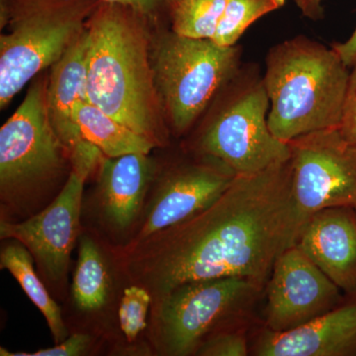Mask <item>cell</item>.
Segmentation results:
<instances>
[{"label":"cell","mask_w":356,"mask_h":356,"mask_svg":"<svg viewBox=\"0 0 356 356\" xmlns=\"http://www.w3.org/2000/svg\"><path fill=\"white\" fill-rule=\"evenodd\" d=\"M308 220L292 191L290 161L236 175L207 209L122 248L119 261L153 298L191 281L245 277L266 286L274 264L297 245Z\"/></svg>","instance_id":"cell-1"},{"label":"cell","mask_w":356,"mask_h":356,"mask_svg":"<svg viewBox=\"0 0 356 356\" xmlns=\"http://www.w3.org/2000/svg\"><path fill=\"white\" fill-rule=\"evenodd\" d=\"M156 25L130 7L100 1L89 18L88 102L156 147L170 128L154 86L151 62Z\"/></svg>","instance_id":"cell-2"},{"label":"cell","mask_w":356,"mask_h":356,"mask_svg":"<svg viewBox=\"0 0 356 356\" xmlns=\"http://www.w3.org/2000/svg\"><path fill=\"white\" fill-rule=\"evenodd\" d=\"M264 86L268 121L277 139L289 140L325 129L339 128L350 67L334 49L300 35L267 53Z\"/></svg>","instance_id":"cell-3"},{"label":"cell","mask_w":356,"mask_h":356,"mask_svg":"<svg viewBox=\"0 0 356 356\" xmlns=\"http://www.w3.org/2000/svg\"><path fill=\"white\" fill-rule=\"evenodd\" d=\"M269 107L259 67L242 65L196 123L189 151L221 161L236 175H252L287 161L288 143L269 129Z\"/></svg>","instance_id":"cell-4"},{"label":"cell","mask_w":356,"mask_h":356,"mask_svg":"<svg viewBox=\"0 0 356 356\" xmlns=\"http://www.w3.org/2000/svg\"><path fill=\"white\" fill-rule=\"evenodd\" d=\"M102 0H0V109L86 31Z\"/></svg>","instance_id":"cell-5"},{"label":"cell","mask_w":356,"mask_h":356,"mask_svg":"<svg viewBox=\"0 0 356 356\" xmlns=\"http://www.w3.org/2000/svg\"><path fill=\"white\" fill-rule=\"evenodd\" d=\"M163 24L153 32L151 62L154 86L170 132L193 129L221 89L242 67L241 46L181 36Z\"/></svg>","instance_id":"cell-6"},{"label":"cell","mask_w":356,"mask_h":356,"mask_svg":"<svg viewBox=\"0 0 356 356\" xmlns=\"http://www.w3.org/2000/svg\"><path fill=\"white\" fill-rule=\"evenodd\" d=\"M264 289L261 283L233 276L191 281L156 297L152 315L156 350L196 355L213 334L243 327Z\"/></svg>","instance_id":"cell-7"},{"label":"cell","mask_w":356,"mask_h":356,"mask_svg":"<svg viewBox=\"0 0 356 356\" xmlns=\"http://www.w3.org/2000/svg\"><path fill=\"white\" fill-rule=\"evenodd\" d=\"M49 74L31 81L24 99L0 129L1 202L24 207L70 172V154L51 126Z\"/></svg>","instance_id":"cell-8"},{"label":"cell","mask_w":356,"mask_h":356,"mask_svg":"<svg viewBox=\"0 0 356 356\" xmlns=\"http://www.w3.org/2000/svg\"><path fill=\"white\" fill-rule=\"evenodd\" d=\"M104 154L83 140L70 152L72 170L60 193L43 210L22 222H0V238L23 245L36 259L47 278L64 282L70 254L81 228L84 184L99 168Z\"/></svg>","instance_id":"cell-9"},{"label":"cell","mask_w":356,"mask_h":356,"mask_svg":"<svg viewBox=\"0 0 356 356\" xmlns=\"http://www.w3.org/2000/svg\"><path fill=\"white\" fill-rule=\"evenodd\" d=\"M295 202L307 220L332 207L356 208V143L339 128L288 142Z\"/></svg>","instance_id":"cell-10"},{"label":"cell","mask_w":356,"mask_h":356,"mask_svg":"<svg viewBox=\"0 0 356 356\" xmlns=\"http://www.w3.org/2000/svg\"><path fill=\"white\" fill-rule=\"evenodd\" d=\"M193 154L172 166L159 179L140 229L125 247L191 219L207 209L229 188L236 173L217 159Z\"/></svg>","instance_id":"cell-11"},{"label":"cell","mask_w":356,"mask_h":356,"mask_svg":"<svg viewBox=\"0 0 356 356\" xmlns=\"http://www.w3.org/2000/svg\"><path fill=\"white\" fill-rule=\"evenodd\" d=\"M266 327L291 331L341 305V290L303 252L298 243L274 264L266 285Z\"/></svg>","instance_id":"cell-12"},{"label":"cell","mask_w":356,"mask_h":356,"mask_svg":"<svg viewBox=\"0 0 356 356\" xmlns=\"http://www.w3.org/2000/svg\"><path fill=\"white\" fill-rule=\"evenodd\" d=\"M252 351L259 356H356V295L291 331L264 327Z\"/></svg>","instance_id":"cell-13"},{"label":"cell","mask_w":356,"mask_h":356,"mask_svg":"<svg viewBox=\"0 0 356 356\" xmlns=\"http://www.w3.org/2000/svg\"><path fill=\"white\" fill-rule=\"evenodd\" d=\"M298 245L346 295H356V208L318 211L307 221Z\"/></svg>","instance_id":"cell-14"},{"label":"cell","mask_w":356,"mask_h":356,"mask_svg":"<svg viewBox=\"0 0 356 356\" xmlns=\"http://www.w3.org/2000/svg\"><path fill=\"white\" fill-rule=\"evenodd\" d=\"M156 165L147 154L103 158L98 175L100 209L117 231L130 228L139 216Z\"/></svg>","instance_id":"cell-15"},{"label":"cell","mask_w":356,"mask_h":356,"mask_svg":"<svg viewBox=\"0 0 356 356\" xmlns=\"http://www.w3.org/2000/svg\"><path fill=\"white\" fill-rule=\"evenodd\" d=\"M88 30L50 67L47 107L51 126L70 152L83 140L76 123V111L88 102Z\"/></svg>","instance_id":"cell-16"},{"label":"cell","mask_w":356,"mask_h":356,"mask_svg":"<svg viewBox=\"0 0 356 356\" xmlns=\"http://www.w3.org/2000/svg\"><path fill=\"white\" fill-rule=\"evenodd\" d=\"M76 118L83 139L97 147L107 158L128 154H149L156 147L151 140L89 102L79 105Z\"/></svg>","instance_id":"cell-17"},{"label":"cell","mask_w":356,"mask_h":356,"mask_svg":"<svg viewBox=\"0 0 356 356\" xmlns=\"http://www.w3.org/2000/svg\"><path fill=\"white\" fill-rule=\"evenodd\" d=\"M14 242L2 248L0 267L10 273L24 290L28 298L43 314L55 343H62L67 337L62 310L37 275L33 266L31 252L22 243Z\"/></svg>","instance_id":"cell-18"},{"label":"cell","mask_w":356,"mask_h":356,"mask_svg":"<svg viewBox=\"0 0 356 356\" xmlns=\"http://www.w3.org/2000/svg\"><path fill=\"white\" fill-rule=\"evenodd\" d=\"M110 275L99 248L92 238H81L72 294L74 305L83 312L100 310L107 303Z\"/></svg>","instance_id":"cell-19"},{"label":"cell","mask_w":356,"mask_h":356,"mask_svg":"<svg viewBox=\"0 0 356 356\" xmlns=\"http://www.w3.org/2000/svg\"><path fill=\"white\" fill-rule=\"evenodd\" d=\"M228 0H179L170 14V30L181 36L211 39Z\"/></svg>","instance_id":"cell-20"},{"label":"cell","mask_w":356,"mask_h":356,"mask_svg":"<svg viewBox=\"0 0 356 356\" xmlns=\"http://www.w3.org/2000/svg\"><path fill=\"white\" fill-rule=\"evenodd\" d=\"M285 2L286 0H228L211 40L219 46H236L252 23L280 9Z\"/></svg>","instance_id":"cell-21"},{"label":"cell","mask_w":356,"mask_h":356,"mask_svg":"<svg viewBox=\"0 0 356 356\" xmlns=\"http://www.w3.org/2000/svg\"><path fill=\"white\" fill-rule=\"evenodd\" d=\"M152 302L151 292L140 285L133 284L124 290L119 305V324L124 336L130 343L146 330Z\"/></svg>","instance_id":"cell-22"},{"label":"cell","mask_w":356,"mask_h":356,"mask_svg":"<svg viewBox=\"0 0 356 356\" xmlns=\"http://www.w3.org/2000/svg\"><path fill=\"white\" fill-rule=\"evenodd\" d=\"M250 353L247 336L243 327L213 334L196 353L200 356H247Z\"/></svg>","instance_id":"cell-23"},{"label":"cell","mask_w":356,"mask_h":356,"mask_svg":"<svg viewBox=\"0 0 356 356\" xmlns=\"http://www.w3.org/2000/svg\"><path fill=\"white\" fill-rule=\"evenodd\" d=\"M91 337L88 334H74L67 337L62 343L56 344L54 348H44L28 353H10L6 348H0V355L2 356H79L83 355L90 346Z\"/></svg>","instance_id":"cell-24"},{"label":"cell","mask_w":356,"mask_h":356,"mask_svg":"<svg viewBox=\"0 0 356 356\" xmlns=\"http://www.w3.org/2000/svg\"><path fill=\"white\" fill-rule=\"evenodd\" d=\"M130 7L149 18L154 24H163L168 21L173 7L179 0H102Z\"/></svg>","instance_id":"cell-25"},{"label":"cell","mask_w":356,"mask_h":356,"mask_svg":"<svg viewBox=\"0 0 356 356\" xmlns=\"http://www.w3.org/2000/svg\"><path fill=\"white\" fill-rule=\"evenodd\" d=\"M339 129L346 140L356 143V62L350 67L343 121Z\"/></svg>","instance_id":"cell-26"},{"label":"cell","mask_w":356,"mask_h":356,"mask_svg":"<svg viewBox=\"0 0 356 356\" xmlns=\"http://www.w3.org/2000/svg\"><path fill=\"white\" fill-rule=\"evenodd\" d=\"M332 48L339 54L344 64L348 67H353L356 62V29L346 42L334 43Z\"/></svg>","instance_id":"cell-27"},{"label":"cell","mask_w":356,"mask_h":356,"mask_svg":"<svg viewBox=\"0 0 356 356\" xmlns=\"http://www.w3.org/2000/svg\"><path fill=\"white\" fill-rule=\"evenodd\" d=\"M302 14L311 20H320L324 17L323 0H295Z\"/></svg>","instance_id":"cell-28"}]
</instances>
